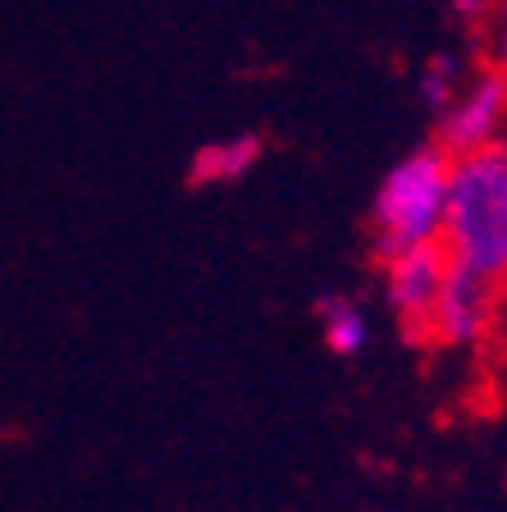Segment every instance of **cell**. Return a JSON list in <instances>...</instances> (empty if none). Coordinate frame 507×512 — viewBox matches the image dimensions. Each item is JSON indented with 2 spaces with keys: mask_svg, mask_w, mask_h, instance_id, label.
Masks as SVG:
<instances>
[{
  "mask_svg": "<svg viewBox=\"0 0 507 512\" xmlns=\"http://www.w3.org/2000/svg\"><path fill=\"white\" fill-rule=\"evenodd\" d=\"M439 243L457 270L507 288V138L453 156Z\"/></svg>",
  "mask_w": 507,
  "mask_h": 512,
  "instance_id": "1",
  "label": "cell"
},
{
  "mask_svg": "<svg viewBox=\"0 0 507 512\" xmlns=\"http://www.w3.org/2000/svg\"><path fill=\"white\" fill-rule=\"evenodd\" d=\"M448 170H453V151L439 138L412 147L384 170L380 188L370 197V252H375V261L439 243L448 206Z\"/></svg>",
  "mask_w": 507,
  "mask_h": 512,
  "instance_id": "2",
  "label": "cell"
},
{
  "mask_svg": "<svg viewBox=\"0 0 507 512\" xmlns=\"http://www.w3.org/2000/svg\"><path fill=\"white\" fill-rule=\"evenodd\" d=\"M448 270H453V261H448L444 243L412 247V252H398L389 261H380L384 307L398 320V330L407 334V343H430L434 302L444 293Z\"/></svg>",
  "mask_w": 507,
  "mask_h": 512,
  "instance_id": "3",
  "label": "cell"
},
{
  "mask_svg": "<svg viewBox=\"0 0 507 512\" xmlns=\"http://www.w3.org/2000/svg\"><path fill=\"white\" fill-rule=\"evenodd\" d=\"M434 138L448 151H471L485 142L507 138V74L494 64L471 69V78L462 83V92L434 115Z\"/></svg>",
  "mask_w": 507,
  "mask_h": 512,
  "instance_id": "4",
  "label": "cell"
},
{
  "mask_svg": "<svg viewBox=\"0 0 507 512\" xmlns=\"http://www.w3.org/2000/svg\"><path fill=\"white\" fill-rule=\"evenodd\" d=\"M498 320V288L476 279L471 270H448L444 293L434 302V320H430V343L448 352H471L494 334Z\"/></svg>",
  "mask_w": 507,
  "mask_h": 512,
  "instance_id": "5",
  "label": "cell"
},
{
  "mask_svg": "<svg viewBox=\"0 0 507 512\" xmlns=\"http://www.w3.org/2000/svg\"><path fill=\"white\" fill-rule=\"evenodd\" d=\"M261 160V138L252 133H238V138H224L201 147L192 160V183L197 188H229V183H243Z\"/></svg>",
  "mask_w": 507,
  "mask_h": 512,
  "instance_id": "6",
  "label": "cell"
},
{
  "mask_svg": "<svg viewBox=\"0 0 507 512\" xmlns=\"http://www.w3.org/2000/svg\"><path fill=\"white\" fill-rule=\"evenodd\" d=\"M316 316H320V339H325V348L334 352V357L348 362V357H361V352L370 348L375 320H370V311L361 307L357 298H343V293L320 298Z\"/></svg>",
  "mask_w": 507,
  "mask_h": 512,
  "instance_id": "7",
  "label": "cell"
},
{
  "mask_svg": "<svg viewBox=\"0 0 507 512\" xmlns=\"http://www.w3.org/2000/svg\"><path fill=\"white\" fill-rule=\"evenodd\" d=\"M471 69L476 64L466 60L462 51H439L434 60H425L421 78H416V92H421V106L430 110V115H439V110L453 101L457 92H462V83L471 78Z\"/></svg>",
  "mask_w": 507,
  "mask_h": 512,
  "instance_id": "8",
  "label": "cell"
},
{
  "mask_svg": "<svg viewBox=\"0 0 507 512\" xmlns=\"http://www.w3.org/2000/svg\"><path fill=\"white\" fill-rule=\"evenodd\" d=\"M476 37L485 64L507 74V0H485V10L476 14Z\"/></svg>",
  "mask_w": 507,
  "mask_h": 512,
  "instance_id": "9",
  "label": "cell"
},
{
  "mask_svg": "<svg viewBox=\"0 0 507 512\" xmlns=\"http://www.w3.org/2000/svg\"><path fill=\"white\" fill-rule=\"evenodd\" d=\"M0 444H5V426H0Z\"/></svg>",
  "mask_w": 507,
  "mask_h": 512,
  "instance_id": "10",
  "label": "cell"
}]
</instances>
